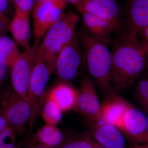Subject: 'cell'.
<instances>
[{"instance_id": "cell-20", "label": "cell", "mask_w": 148, "mask_h": 148, "mask_svg": "<svg viewBox=\"0 0 148 148\" xmlns=\"http://www.w3.org/2000/svg\"><path fill=\"white\" fill-rule=\"evenodd\" d=\"M58 148H93L92 140L89 132L86 131L65 137L64 142Z\"/></svg>"}, {"instance_id": "cell-26", "label": "cell", "mask_w": 148, "mask_h": 148, "mask_svg": "<svg viewBox=\"0 0 148 148\" xmlns=\"http://www.w3.org/2000/svg\"><path fill=\"white\" fill-rule=\"evenodd\" d=\"M18 148H51L36 142L32 138H29L25 140Z\"/></svg>"}, {"instance_id": "cell-23", "label": "cell", "mask_w": 148, "mask_h": 148, "mask_svg": "<svg viewBox=\"0 0 148 148\" xmlns=\"http://www.w3.org/2000/svg\"><path fill=\"white\" fill-rule=\"evenodd\" d=\"M135 97L138 103L148 113V79L140 81L135 90Z\"/></svg>"}, {"instance_id": "cell-34", "label": "cell", "mask_w": 148, "mask_h": 148, "mask_svg": "<svg viewBox=\"0 0 148 148\" xmlns=\"http://www.w3.org/2000/svg\"><path fill=\"white\" fill-rule=\"evenodd\" d=\"M92 147L93 148H106L102 145H100L96 141L92 140Z\"/></svg>"}, {"instance_id": "cell-2", "label": "cell", "mask_w": 148, "mask_h": 148, "mask_svg": "<svg viewBox=\"0 0 148 148\" xmlns=\"http://www.w3.org/2000/svg\"><path fill=\"white\" fill-rule=\"evenodd\" d=\"M82 47L88 73L94 82L107 94H115L112 85V60L108 42L88 32H80L77 35Z\"/></svg>"}, {"instance_id": "cell-14", "label": "cell", "mask_w": 148, "mask_h": 148, "mask_svg": "<svg viewBox=\"0 0 148 148\" xmlns=\"http://www.w3.org/2000/svg\"><path fill=\"white\" fill-rule=\"evenodd\" d=\"M78 90L66 82L58 84L48 92L45 98L54 102L63 112L75 109Z\"/></svg>"}, {"instance_id": "cell-6", "label": "cell", "mask_w": 148, "mask_h": 148, "mask_svg": "<svg viewBox=\"0 0 148 148\" xmlns=\"http://www.w3.org/2000/svg\"><path fill=\"white\" fill-rule=\"evenodd\" d=\"M86 68L84 52L75 34L57 56L55 71L58 78L66 82L76 78Z\"/></svg>"}, {"instance_id": "cell-7", "label": "cell", "mask_w": 148, "mask_h": 148, "mask_svg": "<svg viewBox=\"0 0 148 148\" xmlns=\"http://www.w3.org/2000/svg\"><path fill=\"white\" fill-rule=\"evenodd\" d=\"M38 44L29 46L19 53L12 65L10 79L12 89L16 93L27 99L30 77Z\"/></svg>"}, {"instance_id": "cell-19", "label": "cell", "mask_w": 148, "mask_h": 148, "mask_svg": "<svg viewBox=\"0 0 148 148\" xmlns=\"http://www.w3.org/2000/svg\"><path fill=\"white\" fill-rule=\"evenodd\" d=\"M62 113L61 109L54 102L47 98H45L40 113L45 123L57 125L62 120Z\"/></svg>"}, {"instance_id": "cell-5", "label": "cell", "mask_w": 148, "mask_h": 148, "mask_svg": "<svg viewBox=\"0 0 148 148\" xmlns=\"http://www.w3.org/2000/svg\"><path fill=\"white\" fill-rule=\"evenodd\" d=\"M31 108L27 99L18 95L10 88H6L1 97L0 114L19 135L28 127L31 119Z\"/></svg>"}, {"instance_id": "cell-17", "label": "cell", "mask_w": 148, "mask_h": 148, "mask_svg": "<svg viewBox=\"0 0 148 148\" xmlns=\"http://www.w3.org/2000/svg\"><path fill=\"white\" fill-rule=\"evenodd\" d=\"M65 135L57 125L45 123L32 138L38 143L51 148H58L65 140Z\"/></svg>"}, {"instance_id": "cell-9", "label": "cell", "mask_w": 148, "mask_h": 148, "mask_svg": "<svg viewBox=\"0 0 148 148\" xmlns=\"http://www.w3.org/2000/svg\"><path fill=\"white\" fill-rule=\"evenodd\" d=\"M64 8L53 3L35 4L33 8V34L35 44H38L47 30L64 14Z\"/></svg>"}, {"instance_id": "cell-24", "label": "cell", "mask_w": 148, "mask_h": 148, "mask_svg": "<svg viewBox=\"0 0 148 148\" xmlns=\"http://www.w3.org/2000/svg\"><path fill=\"white\" fill-rule=\"evenodd\" d=\"M12 63L5 56H0V84L5 80Z\"/></svg>"}, {"instance_id": "cell-15", "label": "cell", "mask_w": 148, "mask_h": 148, "mask_svg": "<svg viewBox=\"0 0 148 148\" xmlns=\"http://www.w3.org/2000/svg\"><path fill=\"white\" fill-rule=\"evenodd\" d=\"M30 14L15 10V14L10 23L9 29L15 40L21 46L27 48L31 37Z\"/></svg>"}, {"instance_id": "cell-22", "label": "cell", "mask_w": 148, "mask_h": 148, "mask_svg": "<svg viewBox=\"0 0 148 148\" xmlns=\"http://www.w3.org/2000/svg\"><path fill=\"white\" fill-rule=\"evenodd\" d=\"M17 135H18V133L10 125L6 126L0 131V148H17Z\"/></svg>"}, {"instance_id": "cell-13", "label": "cell", "mask_w": 148, "mask_h": 148, "mask_svg": "<svg viewBox=\"0 0 148 148\" xmlns=\"http://www.w3.org/2000/svg\"><path fill=\"white\" fill-rule=\"evenodd\" d=\"M131 106L124 99L114 94L101 106L99 121L112 125L120 130L125 114Z\"/></svg>"}, {"instance_id": "cell-30", "label": "cell", "mask_w": 148, "mask_h": 148, "mask_svg": "<svg viewBox=\"0 0 148 148\" xmlns=\"http://www.w3.org/2000/svg\"><path fill=\"white\" fill-rule=\"evenodd\" d=\"M143 34V40H142V42L148 51V26L145 28L142 32Z\"/></svg>"}, {"instance_id": "cell-28", "label": "cell", "mask_w": 148, "mask_h": 148, "mask_svg": "<svg viewBox=\"0 0 148 148\" xmlns=\"http://www.w3.org/2000/svg\"><path fill=\"white\" fill-rule=\"evenodd\" d=\"M34 3L38 4H42L50 3L64 8L66 3L61 0H34Z\"/></svg>"}, {"instance_id": "cell-11", "label": "cell", "mask_w": 148, "mask_h": 148, "mask_svg": "<svg viewBox=\"0 0 148 148\" xmlns=\"http://www.w3.org/2000/svg\"><path fill=\"white\" fill-rule=\"evenodd\" d=\"M76 6L82 13L90 14L108 21L115 30L118 27L119 8L115 0H83Z\"/></svg>"}, {"instance_id": "cell-16", "label": "cell", "mask_w": 148, "mask_h": 148, "mask_svg": "<svg viewBox=\"0 0 148 148\" xmlns=\"http://www.w3.org/2000/svg\"><path fill=\"white\" fill-rule=\"evenodd\" d=\"M127 32L138 35L148 26V0H134L128 18Z\"/></svg>"}, {"instance_id": "cell-32", "label": "cell", "mask_w": 148, "mask_h": 148, "mask_svg": "<svg viewBox=\"0 0 148 148\" xmlns=\"http://www.w3.org/2000/svg\"><path fill=\"white\" fill-rule=\"evenodd\" d=\"M61 1L65 3H71L73 4L76 6H77L83 0H61Z\"/></svg>"}, {"instance_id": "cell-25", "label": "cell", "mask_w": 148, "mask_h": 148, "mask_svg": "<svg viewBox=\"0 0 148 148\" xmlns=\"http://www.w3.org/2000/svg\"><path fill=\"white\" fill-rule=\"evenodd\" d=\"M15 10L30 14L34 7V0H12Z\"/></svg>"}, {"instance_id": "cell-12", "label": "cell", "mask_w": 148, "mask_h": 148, "mask_svg": "<svg viewBox=\"0 0 148 148\" xmlns=\"http://www.w3.org/2000/svg\"><path fill=\"white\" fill-rule=\"evenodd\" d=\"M95 122L88 132L97 143L106 148H126L124 134L120 130L112 125Z\"/></svg>"}, {"instance_id": "cell-4", "label": "cell", "mask_w": 148, "mask_h": 148, "mask_svg": "<svg viewBox=\"0 0 148 148\" xmlns=\"http://www.w3.org/2000/svg\"><path fill=\"white\" fill-rule=\"evenodd\" d=\"M53 72L45 59L41 49L38 47L27 97L32 111L29 127L30 131L33 129L36 120L40 112L45 100L46 87Z\"/></svg>"}, {"instance_id": "cell-21", "label": "cell", "mask_w": 148, "mask_h": 148, "mask_svg": "<svg viewBox=\"0 0 148 148\" xmlns=\"http://www.w3.org/2000/svg\"><path fill=\"white\" fill-rule=\"evenodd\" d=\"M19 54L17 46L13 40L5 35L0 36V56H6L13 64Z\"/></svg>"}, {"instance_id": "cell-3", "label": "cell", "mask_w": 148, "mask_h": 148, "mask_svg": "<svg viewBox=\"0 0 148 148\" xmlns=\"http://www.w3.org/2000/svg\"><path fill=\"white\" fill-rule=\"evenodd\" d=\"M79 20L76 14H64L47 30L42 42L39 46L45 59L53 72L57 56L75 34L76 27Z\"/></svg>"}, {"instance_id": "cell-18", "label": "cell", "mask_w": 148, "mask_h": 148, "mask_svg": "<svg viewBox=\"0 0 148 148\" xmlns=\"http://www.w3.org/2000/svg\"><path fill=\"white\" fill-rule=\"evenodd\" d=\"M83 21L86 28L93 36L109 42L111 33L115 30L108 21L88 13H82Z\"/></svg>"}, {"instance_id": "cell-1", "label": "cell", "mask_w": 148, "mask_h": 148, "mask_svg": "<svg viewBox=\"0 0 148 148\" xmlns=\"http://www.w3.org/2000/svg\"><path fill=\"white\" fill-rule=\"evenodd\" d=\"M138 35L127 32L113 43L112 83L114 90L119 92L129 88L147 66L148 51Z\"/></svg>"}, {"instance_id": "cell-29", "label": "cell", "mask_w": 148, "mask_h": 148, "mask_svg": "<svg viewBox=\"0 0 148 148\" xmlns=\"http://www.w3.org/2000/svg\"><path fill=\"white\" fill-rule=\"evenodd\" d=\"M9 24L0 18V36L5 35L7 30L9 28Z\"/></svg>"}, {"instance_id": "cell-35", "label": "cell", "mask_w": 148, "mask_h": 148, "mask_svg": "<svg viewBox=\"0 0 148 148\" xmlns=\"http://www.w3.org/2000/svg\"><path fill=\"white\" fill-rule=\"evenodd\" d=\"M0 18H1V19H2L3 20H4V21H5V22H7V23H8V24H10V23H8V22H7V21H5V20H4V19H3V18H2V17H1V16H0Z\"/></svg>"}, {"instance_id": "cell-31", "label": "cell", "mask_w": 148, "mask_h": 148, "mask_svg": "<svg viewBox=\"0 0 148 148\" xmlns=\"http://www.w3.org/2000/svg\"><path fill=\"white\" fill-rule=\"evenodd\" d=\"M8 125L5 119L0 114V131Z\"/></svg>"}, {"instance_id": "cell-27", "label": "cell", "mask_w": 148, "mask_h": 148, "mask_svg": "<svg viewBox=\"0 0 148 148\" xmlns=\"http://www.w3.org/2000/svg\"><path fill=\"white\" fill-rule=\"evenodd\" d=\"M10 0H0V16L7 22L10 23L8 19L6 18L5 14L8 8Z\"/></svg>"}, {"instance_id": "cell-8", "label": "cell", "mask_w": 148, "mask_h": 148, "mask_svg": "<svg viewBox=\"0 0 148 148\" xmlns=\"http://www.w3.org/2000/svg\"><path fill=\"white\" fill-rule=\"evenodd\" d=\"M120 130L131 145L148 143L147 117L132 105L125 114Z\"/></svg>"}, {"instance_id": "cell-33", "label": "cell", "mask_w": 148, "mask_h": 148, "mask_svg": "<svg viewBox=\"0 0 148 148\" xmlns=\"http://www.w3.org/2000/svg\"><path fill=\"white\" fill-rule=\"evenodd\" d=\"M131 148H148V143L143 145H131Z\"/></svg>"}, {"instance_id": "cell-10", "label": "cell", "mask_w": 148, "mask_h": 148, "mask_svg": "<svg viewBox=\"0 0 148 148\" xmlns=\"http://www.w3.org/2000/svg\"><path fill=\"white\" fill-rule=\"evenodd\" d=\"M100 108L94 83L87 75L83 77L80 83L75 110L94 122H99Z\"/></svg>"}]
</instances>
